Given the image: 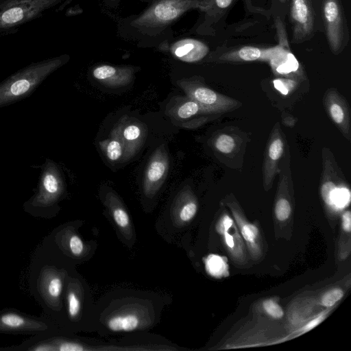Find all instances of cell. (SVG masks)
Returning <instances> with one entry per match:
<instances>
[{
	"mask_svg": "<svg viewBox=\"0 0 351 351\" xmlns=\"http://www.w3.org/2000/svg\"><path fill=\"white\" fill-rule=\"evenodd\" d=\"M1 324L9 328H20L23 327L26 322L21 315L16 313H6L1 317Z\"/></svg>",
	"mask_w": 351,
	"mask_h": 351,
	"instance_id": "cb8c5ba5",
	"label": "cell"
},
{
	"mask_svg": "<svg viewBox=\"0 0 351 351\" xmlns=\"http://www.w3.org/2000/svg\"><path fill=\"white\" fill-rule=\"evenodd\" d=\"M177 84L186 96L197 102L210 114L229 112L241 105L238 100L210 88L197 77L179 80Z\"/></svg>",
	"mask_w": 351,
	"mask_h": 351,
	"instance_id": "5b68a950",
	"label": "cell"
},
{
	"mask_svg": "<svg viewBox=\"0 0 351 351\" xmlns=\"http://www.w3.org/2000/svg\"><path fill=\"white\" fill-rule=\"evenodd\" d=\"M209 8V0H154L143 12L125 23L134 33L154 37L170 27L188 11H206Z\"/></svg>",
	"mask_w": 351,
	"mask_h": 351,
	"instance_id": "6da1fadb",
	"label": "cell"
},
{
	"mask_svg": "<svg viewBox=\"0 0 351 351\" xmlns=\"http://www.w3.org/2000/svg\"><path fill=\"white\" fill-rule=\"evenodd\" d=\"M233 0H215L217 6L219 8L224 9L228 8Z\"/></svg>",
	"mask_w": 351,
	"mask_h": 351,
	"instance_id": "e575fe53",
	"label": "cell"
},
{
	"mask_svg": "<svg viewBox=\"0 0 351 351\" xmlns=\"http://www.w3.org/2000/svg\"><path fill=\"white\" fill-rule=\"evenodd\" d=\"M263 308L274 318L279 319L283 315V311L281 307L271 300H265L263 302Z\"/></svg>",
	"mask_w": 351,
	"mask_h": 351,
	"instance_id": "83f0119b",
	"label": "cell"
},
{
	"mask_svg": "<svg viewBox=\"0 0 351 351\" xmlns=\"http://www.w3.org/2000/svg\"><path fill=\"white\" fill-rule=\"evenodd\" d=\"M169 156L165 145H160L152 154L147 164L143 180L144 194L154 196L160 189L168 175Z\"/></svg>",
	"mask_w": 351,
	"mask_h": 351,
	"instance_id": "30bf717a",
	"label": "cell"
},
{
	"mask_svg": "<svg viewBox=\"0 0 351 351\" xmlns=\"http://www.w3.org/2000/svg\"><path fill=\"white\" fill-rule=\"evenodd\" d=\"M70 60L68 54L32 62L0 82V108L29 97L53 72Z\"/></svg>",
	"mask_w": 351,
	"mask_h": 351,
	"instance_id": "7a4b0ae2",
	"label": "cell"
},
{
	"mask_svg": "<svg viewBox=\"0 0 351 351\" xmlns=\"http://www.w3.org/2000/svg\"><path fill=\"white\" fill-rule=\"evenodd\" d=\"M58 350L62 351H82L84 348L75 342H63L59 345Z\"/></svg>",
	"mask_w": 351,
	"mask_h": 351,
	"instance_id": "d6a6232c",
	"label": "cell"
},
{
	"mask_svg": "<svg viewBox=\"0 0 351 351\" xmlns=\"http://www.w3.org/2000/svg\"><path fill=\"white\" fill-rule=\"evenodd\" d=\"M138 67L131 65L101 64L92 70V75L100 84L110 88H120L130 84L135 77Z\"/></svg>",
	"mask_w": 351,
	"mask_h": 351,
	"instance_id": "5bb4252c",
	"label": "cell"
},
{
	"mask_svg": "<svg viewBox=\"0 0 351 351\" xmlns=\"http://www.w3.org/2000/svg\"><path fill=\"white\" fill-rule=\"evenodd\" d=\"M232 224V220L231 218L228 215H225L219 219L217 225V230L219 233L223 234L226 232H228Z\"/></svg>",
	"mask_w": 351,
	"mask_h": 351,
	"instance_id": "1f68e13d",
	"label": "cell"
},
{
	"mask_svg": "<svg viewBox=\"0 0 351 351\" xmlns=\"http://www.w3.org/2000/svg\"><path fill=\"white\" fill-rule=\"evenodd\" d=\"M68 313L71 317H75L80 311L81 303L78 296L73 291L67 295Z\"/></svg>",
	"mask_w": 351,
	"mask_h": 351,
	"instance_id": "484cf974",
	"label": "cell"
},
{
	"mask_svg": "<svg viewBox=\"0 0 351 351\" xmlns=\"http://www.w3.org/2000/svg\"><path fill=\"white\" fill-rule=\"evenodd\" d=\"M224 263L220 256L210 254L206 260L207 271L213 276H218L223 271Z\"/></svg>",
	"mask_w": 351,
	"mask_h": 351,
	"instance_id": "603a6c76",
	"label": "cell"
},
{
	"mask_svg": "<svg viewBox=\"0 0 351 351\" xmlns=\"http://www.w3.org/2000/svg\"><path fill=\"white\" fill-rule=\"evenodd\" d=\"M275 51V47L261 49L253 46H243L222 54L219 59L227 62L269 61Z\"/></svg>",
	"mask_w": 351,
	"mask_h": 351,
	"instance_id": "2e32d148",
	"label": "cell"
},
{
	"mask_svg": "<svg viewBox=\"0 0 351 351\" xmlns=\"http://www.w3.org/2000/svg\"><path fill=\"white\" fill-rule=\"evenodd\" d=\"M321 195L328 206L344 207L350 201V191L346 178L339 168L330 150L322 151Z\"/></svg>",
	"mask_w": 351,
	"mask_h": 351,
	"instance_id": "8992f818",
	"label": "cell"
},
{
	"mask_svg": "<svg viewBox=\"0 0 351 351\" xmlns=\"http://www.w3.org/2000/svg\"><path fill=\"white\" fill-rule=\"evenodd\" d=\"M285 152V140L280 125L277 123L268 139L263 165V180L266 190L269 189L280 171V162Z\"/></svg>",
	"mask_w": 351,
	"mask_h": 351,
	"instance_id": "8fae6325",
	"label": "cell"
},
{
	"mask_svg": "<svg viewBox=\"0 0 351 351\" xmlns=\"http://www.w3.org/2000/svg\"><path fill=\"white\" fill-rule=\"evenodd\" d=\"M176 210L179 219L184 222L189 221L195 215L197 210V204L189 186H184L178 194Z\"/></svg>",
	"mask_w": 351,
	"mask_h": 351,
	"instance_id": "e0dca14e",
	"label": "cell"
},
{
	"mask_svg": "<svg viewBox=\"0 0 351 351\" xmlns=\"http://www.w3.org/2000/svg\"><path fill=\"white\" fill-rule=\"evenodd\" d=\"M139 324V317L133 313L113 316L107 322L108 328L115 332L133 331L138 328Z\"/></svg>",
	"mask_w": 351,
	"mask_h": 351,
	"instance_id": "ffe728a7",
	"label": "cell"
},
{
	"mask_svg": "<svg viewBox=\"0 0 351 351\" xmlns=\"http://www.w3.org/2000/svg\"><path fill=\"white\" fill-rule=\"evenodd\" d=\"M290 21L293 27L292 42L308 39L314 30L315 15L311 0H291Z\"/></svg>",
	"mask_w": 351,
	"mask_h": 351,
	"instance_id": "4fadbf2b",
	"label": "cell"
},
{
	"mask_svg": "<svg viewBox=\"0 0 351 351\" xmlns=\"http://www.w3.org/2000/svg\"><path fill=\"white\" fill-rule=\"evenodd\" d=\"M322 18L331 51L337 53L346 43V25L340 0L322 1Z\"/></svg>",
	"mask_w": 351,
	"mask_h": 351,
	"instance_id": "ba28073f",
	"label": "cell"
},
{
	"mask_svg": "<svg viewBox=\"0 0 351 351\" xmlns=\"http://www.w3.org/2000/svg\"><path fill=\"white\" fill-rule=\"evenodd\" d=\"M323 104L329 118L348 141L351 140L350 111L346 98L337 88H328Z\"/></svg>",
	"mask_w": 351,
	"mask_h": 351,
	"instance_id": "7c38bea8",
	"label": "cell"
},
{
	"mask_svg": "<svg viewBox=\"0 0 351 351\" xmlns=\"http://www.w3.org/2000/svg\"><path fill=\"white\" fill-rule=\"evenodd\" d=\"M106 202L116 224L121 229H127L130 225V217L117 196L112 192L108 193Z\"/></svg>",
	"mask_w": 351,
	"mask_h": 351,
	"instance_id": "44dd1931",
	"label": "cell"
},
{
	"mask_svg": "<svg viewBox=\"0 0 351 351\" xmlns=\"http://www.w3.org/2000/svg\"><path fill=\"white\" fill-rule=\"evenodd\" d=\"M343 295V292L340 289H334L326 292L322 298V304L329 307L335 304L341 300Z\"/></svg>",
	"mask_w": 351,
	"mask_h": 351,
	"instance_id": "4316f807",
	"label": "cell"
},
{
	"mask_svg": "<svg viewBox=\"0 0 351 351\" xmlns=\"http://www.w3.org/2000/svg\"><path fill=\"white\" fill-rule=\"evenodd\" d=\"M169 51L176 58L193 63L204 58L209 51V47L199 40L184 38L172 43L169 47Z\"/></svg>",
	"mask_w": 351,
	"mask_h": 351,
	"instance_id": "9a60e30c",
	"label": "cell"
},
{
	"mask_svg": "<svg viewBox=\"0 0 351 351\" xmlns=\"http://www.w3.org/2000/svg\"><path fill=\"white\" fill-rule=\"evenodd\" d=\"M165 114L171 122L184 128H195L211 115L197 102L187 96L171 97L165 108Z\"/></svg>",
	"mask_w": 351,
	"mask_h": 351,
	"instance_id": "52a82bcc",
	"label": "cell"
},
{
	"mask_svg": "<svg viewBox=\"0 0 351 351\" xmlns=\"http://www.w3.org/2000/svg\"><path fill=\"white\" fill-rule=\"evenodd\" d=\"M111 131L119 136L124 145V162L130 160L138 152L147 136L146 125L127 115L123 116Z\"/></svg>",
	"mask_w": 351,
	"mask_h": 351,
	"instance_id": "9c48e42d",
	"label": "cell"
},
{
	"mask_svg": "<svg viewBox=\"0 0 351 351\" xmlns=\"http://www.w3.org/2000/svg\"><path fill=\"white\" fill-rule=\"evenodd\" d=\"M99 145L102 153L110 162H124V145L113 132H110L109 138L99 141Z\"/></svg>",
	"mask_w": 351,
	"mask_h": 351,
	"instance_id": "ac0fdd59",
	"label": "cell"
},
{
	"mask_svg": "<svg viewBox=\"0 0 351 351\" xmlns=\"http://www.w3.org/2000/svg\"><path fill=\"white\" fill-rule=\"evenodd\" d=\"M275 87L283 94H287L290 90L295 88L296 81L290 79H277L274 81Z\"/></svg>",
	"mask_w": 351,
	"mask_h": 351,
	"instance_id": "f546056e",
	"label": "cell"
},
{
	"mask_svg": "<svg viewBox=\"0 0 351 351\" xmlns=\"http://www.w3.org/2000/svg\"><path fill=\"white\" fill-rule=\"evenodd\" d=\"M241 233L248 242H254L258 234V228L252 224L245 223L241 226Z\"/></svg>",
	"mask_w": 351,
	"mask_h": 351,
	"instance_id": "4dcf8cb0",
	"label": "cell"
},
{
	"mask_svg": "<svg viewBox=\"0 0 351 351\" xmlns=\"http://www.w3.org/2000/svg\"><path fill=\"white\" fill-rule=\"evenodd\" d=\"M342 222L343 230L350 232L351 230V214L350 211H346L343 213Z\"/></svg>",
	"mask_w": 351,
	"mask_h": 351,
	"instance_id": "836d02e7",
	"label": "cell"
},
{
	"mask_svg": "<svg viewBox=\"0 0 351 351\" xmlns=\"http://www.w3.org/2000/svg\"><path fill=\"white\" fill-rule=\"evenodd\" d=\"M34 350H38V351H47V350H53V348H51L50 345L44 343V344L38 346Z\"/></svg>",
	"mask_w": 351,
	"mask_h": 351,
	"instance_id": "f35d334b",
	"label": "cell"
},
{
	"mask_svg": "<svg viewBox=\"0 0 351 351\" xmlns=\"http://www.w3.org/2000/svg\"><path fill=\"white\" fill-rule=\"evenodd\" d=\"M62 281L58 276L52 277L47 285V292L52 298H58L61 295L62 291Z\"/></svg>",
	"mask_w": 351,
	"mask_h": 351,
	"instance_id": "d4e9b609",
	"label": "cell"
},
{
	"mask_svg": "<svg viewBox=\"0 0 351 351\" xmlns=\"http://www.w3.org/2000/svg\"><path fill=\"white\" fill-rule=\"evenodd\" d=\"M69 246L71 253L76 256L81 255L84 250L82 240L75 234L72 235L69 239Z\"/></svg>",
	"mask_w": 351,
	"mask_h": 351,
	"instance_id": "f1b7e54d",
	"label": "cell"
},
{
	"mask_svg": "<svg viewBox=\"0 0 351 351\" xmlns=\"http://www.w3.org/2000/svg\"><path fill=\"white\" fill-rule=\"evenodd\" d=\"M64 0H0V32L40 17Z\"/></svg>",
	"mask_w": 351,
	"mask_h": 351,
	"instance_id": "277c9868",
	"label": "cell"
},
{
	"mask_svg": "<svg viewBox=\"0 0 351 351\" xmlns=\"http://www.w3.org/2000/svg\"><path fill=\"white\" fill-rule=\"evenodd\" d=\"M239 138L234 134L225 131L218 132L212 138V146L221 155L230 156L239 150Z\"/></svg>",
	"mask_w": 351,
	"mask_h": 351,
	"instance_id": "d6986e66",
	"label": "cell"
},
{
	"mask_svg": "<svg viewBox=\"0 0 351 351\" xmlns=\"http://www.w3.org/2000/svg\"><path fill=\"white\" fill-rule=\"evenodd\" d=\"M224 238L226 240V243L229 247H234V239L231 234H230L228 232H226L224 234Z\"/></svg>",
	"mask_w": 351,
	"mask_h": 351,
	"instance_id": "8d00e7d4",
	"label": "cell"
},
{
	"mask_svg": "<svg viewBox=\"0 0 351 351\" xmlns=\"http://www.w3.org/2000/svg\"><path fill=\"white\" fill-rule=\"evenodd\" d=\"M121 0H101L105 5L110 8H115L119 5Z\"/></svg>",
	"mask_w": 351,
	"mask_h": 351,
	"instance_id": "74e56055",
	"label": "cell"
},
{
	"mask_svg": "<svg viewBox=\"0 0 351 351\" xmlns=\"http://www.w3.org/2000/svg\"><path fill=\"white\" fill-rule=\"evenodd\" d=\"M291 206L290 202L285 197L280 196L275 205V215L279 221L286 220L290 215Z\"/></svg>",
	"mask_w": 351,
	"mask_h": 351,
	"instance_id": "7402d4cb",
	"label": "cell"
},
{
	"mask_svg": "<svg viewBox=\"0 0 351 351\" xmlns=\"http://www.w3.org/2000/svg\"><path fill=\"white\" fill-rule=\"evenodd\" d=\"M39 167L40 174L37 189L26 202V206L34 210H47L64 194L65 180L59 165L51 159L45 158Z\"/></svg>",
	"mask_w": 351,
	"mask_h": 351,
	"instance_id": "3957f363",
	"label": "cell"
},
{
	"mask_svg": "<svg viewBox=\"0 0 351 351\" xmlns=\"http://www.w3.org/2000/svg\"><path fill=\"white\" fill-rule=\"evenodd\" d=\"M322 317H319L314 319L304 327V329L306 330L311 329L312 328L317 326L322 321Z\"/></svg>",
	"mask_w": 351,
	"mask_h": 351,
	"instance_id": "d590c367",
	"label": "cell"
}]
</instances>
